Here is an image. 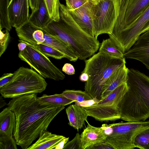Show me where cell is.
<instances>
[{"instance_id":"cell-24","label":"cell","mask_w":149,"mask_h":149,"mask_svg":"<svg viewBox=\"0 0 149 149\" xmlns=\"http://www.w3.org/2000/svg\"><path fill=\"white\" fill-rule=\"evenodd\" d=\"M38 98L42 101L55 105L65 106L75 102L65 97L62 93L50 95L44 94Z\"/></svg>"},{"instance_id":"cell-34","label":"cell","mask_w":149,"mask_h":149,"mask_svg":"<svg viewBox=\"0 0 149 149\" xmlns=\"http://www.w3.org/2000/svg\"><path fill=\"white\" fill-rule=\"evenodd\" d=\"M13 73H6L4 74L0 78V88L9 83L13 78Z\"/></svg>"},{"instance_id":"cell-5","label":"cell","mask_w":149,"mask_h":149,"mask_svg":"<svg viewBox=\"0 0 149 149\" xmlns=\"http://www.w3.org/2000/svg\"><path fill=\"white\" fill-rule=\"evenodd\" d=\"M13 74L11 81L0 88V93L4 97L13 98L26 94L40 93L47 86L44 79L32 69L21 67Z\"/></svg>"},{"instance_id":"cell-7","label":"cell","mask_w":149,"mask_h":149,"mask_svg":"<svg viewBox=\"0 0 149 149\" xmlns=\"http://www.w3.org/2000/svg\"><path fill=\"white\" fill-rule=\"evenodd\" d=\"M128 89L127 83L123 84L99 102L82 107L89 116L99 121H113L120 119V104Z\"/></svg>"},{"instance_id":"cell-9","label":"cell","mask_w":149,"mask_h":149,"mask_svg":"<svg viewBox=\"0 0 149 149\" xmlns=\"http://www.w3.org/2000/svg\"><path fill=\"white\" fill-rule=\"evenodd\" d=\"M27 45L23 51L19 52V57L27 63L42 76L59 81L65 77L61 70L56 67L45 55L34 45L26 42Z\"/></svg>"},{"instance_id":"cell-22","label":"cell","mask_w":149,"mask_h":149,"mask_svg":"<svg viewBox=\"0 0 149 149\" xmlns=\"http://www.w3.org/2000/svg\"><path fill=\"white\" fill-rule=\"evenodd\" d=\"M51 19L44 0H38V8L32 12L29 21L36 27L43 29L46 27Z\"/></svg>"},{"instance_id":"cell-28","label":"cell","mask_w":149,"mask_h":149,"mask_svg":"<svg viewBox=\"0 0 149 149\" xmlns=\"http://www.w3.org/2000/svg\"><path fill=\"white\" fill-rule=\"evenodd\" d=\"M51 20L58 22L60 19L59 0H44Z\"/></svg>"},{"instance_id":"cell-18","label":"cell","mask_w":149,"mask_h":149,"mask_svg":"<svg viewBox=\"0 0 149 149\" xmlns=\"http://www.w3.org/2000/svg\"><path fill=\"white\" fill-rule=\"evenodd\" d=\"M65 111L69 121L68 124L78 131L83 127L85 121H87V118L89 116L82 107L72 104Z\"/></svg>"},{"instance_id":"cell-30","label":"cell","mask_w":149,"mask_h":149,"mask_svg":"<svg viewBox=\"0 0 149 149\" xmlns=\"http://www.w3.org/2000/svg\"><path fill=\"white\" fill-rule=\"evenodd\" d=\"M0 149H17V144L13 136L0 135Z\"/></svg>"},{"instance_id":"cell-27","label":"cell","mask_w":149,"mask_h":149,"mask_svg":"<svg viewBox=\"0 0 149 149\" xmlns=\"http://www.w3.org/2000/svg\"><path fill=\"white\" fill-rule=\"evenodd\" d=\"M33 45L47 57H52L57 59L65 58L63 53L47 45L41 43Z\"/></svg>"},{"instance_id":"cell-20","label":"cell","mask_w":149,"mask_h":149,"mask_svg":"<svg viewBox=\"0 0 149 149\" xmlns=\"http://www.w3.org/2000/svg\"><path fill=\"white\" fill-rule=\"evenodd\" d=\"M65 138L63 136L52 134L47 130H44L40 134L36 142L27 149H55Z\"/></svg>"},{"instance_id":"cell-16","label":"cell","mask_w":149,"mask_h":149,"mask_svg":"<svg viewBox=\"0 0 149 149\" xmlns=\"http://www.w3.org/2000/svg\"><path fill=\"white\" fill-rule=\"evenodd\" d=\"M15 29L20 39L32 45L42 43L45 41L44 33L42 30L29 21Z\"/></svg>"},{"instance_id":"cell-13","label":"cell","mask_w":149,"mask_h":149,"mask_svg":"<svg viewBox=\"0 0 149 149\" xmlns=\"http://www.w3.org/2000/svg\"><path fill=\"white\" fill-rule=\"evenodd\" d=\"M29 0H10L8 7L12 26L18 28L29 21Z\"/></svg>"},{"instance_id":"cell-1","label":"cell","mask_w":149,"mask_h":149,"mask_svg":"<svg viewBox=\"0 0 149 149\" xmlns=\"http://www.w3.org/2000/svg\"><path fill=\"white\" fill-rule=\"evenodd\" d=\"M15 113L16 123L13 136L16 144L27 149L65 106L52 105L39 100L36 94L13 98L7 104Z\"/></svg>"},{"instance_id":"cell-19","label":"cell","mask_w":149,"mask_h":149,"mask_svg":"<svg viewBox=\"0 0 149 149\" xmlns=\"http://www.w3.org/2000/svg\"><path fill=\"white\" fill-rule=\"evenodd\" d=\"M41 29L44 32L45 39L42 43L49 45L62 53L65 58L70 61L75 62L78 59L76 54L66 43L59 38L52 36Z\"/></svg>"},{"instance_id":"cell-35","label":"cell","mask_w":149,"mask_h":149,"mask_svg":"<svg viewBox=\"0 0 149 149\" xmlns=\"http://www.w3.org/2000/svg\"><path fill=\"white\" fill-rule=\"evenodd\" d=\"M88 149H115V148L109 143L103 142L96 144Z\"/></svg>"},{"instance_id":"cell-42","label":"cell","mask_w":149,"mask_h":149,"mask_svg":"<svg viewBox=\"0 0 149 149\" xmlns=\"http://www.w3.org/2000/svg\"><path fill=\"white\" fill-rule=\"evenodd\" d=\"M88 1H93V0H87Z\"/></svg>"},{"instance_id":"cell-6","label":"cell","mask_w":149,"mask_h":149,"mask_svg":"<svg viewBox=\"0 0 149 149\" xmlns=\"http://www.w3.org/2000/svg\"><path fill=\"white\" fill-rule=\"evenodd\" d=\"M104 126L110 133L107 134L104 142L115 149H132L135 148L134 141L136 136L149 127V120L136 122H120Z\"/></svg>"},{"instance_id":"cell-40","label":"cell","mask_w":149,"mask_h":149,"mask_svg":"<svg viewBox=\"0 0 149 149\" xmlns=\"http://www.w3.org/2000/svg\"><path fill=\"white\" fill-rule=\"evenodd\" d=\"M89 76L88 74L85 72H81L79 77V79L82 81H86L88 79Z\"/></svg>"},{"instance_id":"cell-10","label":"cell","mask_w":149,"mask_h":149,"mask_svg":"<svg viewBox=\"0 0 149 149\" xmlns=\"http://www.w3.org/2000/svg\"><path fill=\"white\" fill-rule=\"evenodd\" d=\"M149 29V6L132 25L109 38L123 48L125 52L130 49L139 37Z\"/></svg>"},{"instance_id":"cell-36","label":"cell","mask_w":149,"mask_h":149,"mask_svg":"<svg viewBox=\"0 0 149 149\" xmlns=\"http://www.w3.org/2000/svg\"><path fill=\"white\" fill-rule=\"evenodd\" d=\"M62 70L65 73L72 75L75 74V70L74 67L69 63H65L63 66Z\"/></svg>"},{"instance_id":"cell-4","label":"cell","mask_w":149,"mask_h":149,"mask_svg":"<svg viewBox=\"0 0 149 149\" xmlns=\"http://www.w3.org/2000/svg\"><path fill=\"white\" fill-rule=\"evenodd\" d=\"M125 58H120L99 52L84 61L85 67L82 72L87 73L88 80L84 89L97 102L101 100L102 87L107 79L116 70L126 63Z\"/></svg>"},{"instance_id":"cell-29","label":"cell","mask_w":149,"mask_h":149,"mask_svg":"<svg viewBox=\"0 0 149 149\" xmlns=\"http://www.w3.org/2000/svg\"><path fill=\"white\" fill-rule=\"evenodd\" d=\"M134 145L135 148L149 149V127L136 135L134 139Z\"/></svg>"},{"instance_id":"cell-21","label":"cell","mask_w":149,"mask_h":149,"mask_svg":"<svg viewBox=\"0 0 149 149\" xmlns=\"http://www.w3.org/2000/svg\"><path fill=\"white\" fill-rule=\"evenodd\" d=\"M16 123L14 113L8 107L4 109L0 113V135L13 136Z\"/></svg>"},{"instance_id":"cell-32","label":"cell","mask_w":149,"mask_h":149,"mask_svg":"<svg viewBox=\"0 0 149 149\" xmlns=\"http://www.w3.org/2000/svg\"><path fill=\"white\" fill-rule=\"evenodd\" d=\"M63 149H81V135L79 133L72 140L68 142L64 146Z\"/></svg>"},{"instance_id":"cell-39","label":"cell","mask_w":149,"mask_h":149,"mask_svg":"<svg viewBox=\"0 0 149 149\" xmlns=\"http://www.w3.org/2000/svg\"><path fill=\"white\" fill-rule=\"evenodd\" d=\"M69 137H65L58 144L56 149H63L64 145L68 142Z\"/></svg>"},{"instance_id":"cell-26","label":"cell","mask_w":149,"mask_h":149,"mask_svg":"<svg viewBox=\"0 0 149 149\" xmlns=\"http://www.w3.org/2000/svg\"><path fill=\"white\" fill-rule=\"evenodd\" d=\"M10 0H0V28H5L9 31L12 29L8 14V7Z\"/></svg>"},{"instance_id":"cell-23","label":"cell","mask_w":149,"mask_h":149,"mask_svg":"<svg viewBox=\"0 0 149 149\" xmlns=\"http://www.w3.org/2000/svg\"><path fill=\"white\" fill-rule=\"evenodd\" d=\"M99 52L114 57L123 58L124 49L117 44L110 38L103 40L99 48Z\"/></svg>"},{"instance_id":"cell-14","label":"cell","mask_w":149,"mask_h":149,"mask_svg":"<svg viewBox=\"0 0 149 149\" xmlns=\"http://www.w3.org/2000/svg\"><path fill=\"white\" fill-rule=\"evenodd\" d=\"M90 4V1H88L78 8L73 10H68L78 26L88 35L94 37Z\"/></svg>"},{"instance_id":"cell-11","label":"cell","mask_w":149,"mask_h":149,"mask_svg":"<svg viewBox=\"0 0 149 149\" xmlns=\"http://www.w3.org/2000/svg\"><path fill=\"white\" fill-rule=\"evenodd\" d=\"M149 6V0H128L126 8L116 11V20L111 34H115L133 24Z\"/></svg>"},{"instance_id":"cell-2","label":"cell","mask_w":149,"mask_h":149,"mask_svg":"<svg viewBox=\"0 0 149 149\" xmlns=\"http://www.w3.org/2000/svg\"><path fill=\"white\" fill-rule=\"evenodd\" d=\"M59 13L58 21L51 19L42 29L66 43L79 59L85 60L93 55L99 48V41L85 32L74 20L66 6L61 3Z\"/></svg>"},{"instance_id":"cell-15","label":"cell","mask_w":149,"mask_h":149,"mask_svg":"<svg viewBox=\"0 0 149 149\" xmlns=\"http://www.w3.org/2000/svg\"><path fill=\"white\" fill-rule=\"evenodd\" d=\"M86 122L87 127L80 134L81 149H88L96 144L104 142L107 136L103 126L96 127Z\"/></svg>"},{"instance_id":"cell-33","label":"cell","mask_w":149,"mask_h":149,"mask_svg":"<svg viewBox=\"0 0 149 149\" xmlns=\"http://www.w3.org/2000/svg\"><path fill=\"white\" fill-rule=\"evenodd\" d=\"M66 6L69 10H73L81 6L86 3L87 0H65Z\"/></svg>"},{"instance_id":"cell-25","label":"cell","mask_w":149,"mask_h":149,"mask_svg":"<svg viewBox=\"0 0 149 149\" xmlns=\"http://www.w3.org/2000/svg\"><path fill=\"white\" fill-rule=\"evenodd\" d=\"M62 94L68 98L75 102H83L94 100L92 97L85 91L65 90Z\"/></svg>"},{"instance_id":"cell-3","label":"cell","mask_w":149,"mask_h":149,"mask_svg":"<svg viewBox=\"0 0 149 149\" xmlns=\"http://www.w3.org/2000/svg\"><path fill=\"white\" fill-rule=\"evenodd\" d=\"M128 91L120 104L121 119L128 122L145 121L149 117V77L128 69Z\"/></svg>"},{"instance_id":"cell-31","label":"cell","mask_w":149,"mask_h":149,"mask_svg":"<svg viewBox=\"0 0 149 149\" xmlns=\"http://www.w3.org/2000/svg\"><path fill=\"white\" fill-rule=\"evenodd\" d=\"M2 29L0 28V56L5 51L8 47L10 40V36L9 31L6 29L3 32L2 31Z\"/></svg>"},{"instance_id":"cell-17","label":"cell","mask_w":149,"mask_h":149,"mask_svg":"<svg viewBox=\"0 0 149 149\" xmlns=\"http://www.w3.org/2000/svg\"><path fill=\"white\" fill-rule=\"evenodd\" d=\"M128 68L124 64L114 71L107 79L102 88L101 100L104 98L115 89L126 83Z\"/></svg>"},{"instance_id":"cell-12","label":"cell","mask_w":149,"mask_h":149,"mask_svg":"<svg viewBox=\"0 0 149 149\" xmlns=\"http://www.w3.org/2000/svg\"><path fill=\"white\" fill-rule=\"evenodd\" d=\"M125 58L143 63L149 70V29L141 34L132 46L124 53Z\"/></svg>"},{"instance_id":"cell-41","label":"cell","mask_w":149,"mask_h":149,"mask_svg":"<svg viewBox=\"0 0 149 149\" xmlns=\"http://www.w3.org/2000/svg\"><path fill=\"white\" fill-rule=\"evenodd\" d=\"M2 96L1 95L0 97V108H1L7 105L5 101L3 100Z\"/></svg>"},{"instance_id":"cell-38","label":"cell","mask_w":149,"mask_h":149,"mask_svg":"<svg viewBox=\"0 0 149 149\" xmlns=\"http://www.w3.org/2000/svg\"><path fill=\"white\" fill-rule=\"evenodd\" d=\"M19 43L18 44V47L20 52L24 50L26 47L27 44L26 41L20 39L19 40Z\"/></svg>"},{"instance_id":"cell-37","label":"cell","mask_w":149,"mask_h":149,"mask_svg":"<svg viewBox=\"0 0 149 149\" xmlns=\"http://www.w3.org/2000/svg\"><path fill=\"white\" fill-rule=\"evenodd\" d=\"M29 6L32 12L37 10L38 8V0H29Z\"/></svg>"},{"instance_id":"cell-8","label":"cell","mask_w":149,"mask_h":149,"mask_svg":"<svg viewBox=\"0 0 149 149\" xmlns=\"http://www.w3.org/2000/svg\"><path fill=\"white\" fill-rule=\"evenodd\" d=\"M93 34L97 39L102 34H111L116 20V10L114 0L90 1Z\"/></svg>"}]
</instances>
